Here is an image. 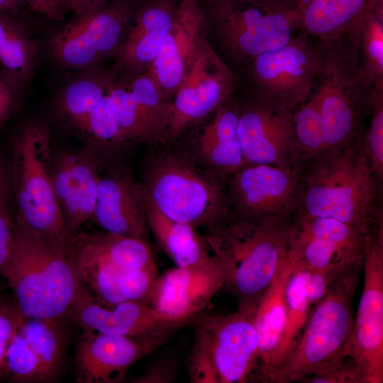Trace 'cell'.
Returning <instances> with one entry per match:
<instances>
[{
    "instance_id": "1",
    "label": "cell",
    "mask_w": 383,
    "mask_h": 383,
    "mask_svg": "<svg viewBox=\"0 0 383 383\" xmlns=\"http://www.w3.org/2000/svg\"><path fill=\"white\" fill-rule=\"evenodd\" d=\"M293 216H252L231 212L204 228L210 251L224 274L223 289L237 309L255 315L259 302L285 256Z\"/></svg>"
},
{
    "instance_id": "43",
    "label": "cell",
    "mask_w": 383,
    "mask_h": 383,
    "mask_svg": "<svg viewBox=\"0 0 383 383\" xmlns=\"http://www.w3.org/2000/svg\"><path fill=\"white\" fill-rule=\"evenodd\" d=\"M301 382L311 383H366L362 372L355 361L349 357L329 371L306 377Z\"/></svg>"
},
{
    "instance_id": "31",
    "label": "cell",
    "mask_w": 383,
    "mask_h": 383,
    "mask_svg": "<svg viewBox=\"0 0 383 383\" xmlns=\"http://www.w3.org/2000/svg\"><path fill=\"white\" fill-rule=\"evenodd\" d=\"M287 254L294 266L327 274L335 280L360 270L334 243L304 234L294 226Z\"/></svg>"
},
{
    "instance_id": "39",
    "label": "cell",
    "mask_w": 383,
    "mask_h": 383,
    "mask_svg": "<svg viewBox=\"0 0 383 383\" xmlns=\"http://www.w3.org/2000/svg\"><path fill=\"white\" fill-rule=\"evenodd\" d=\"M10 165L0 159V267L6 260L16 234V211Z\"/></svg>"
},
{
    "instance_id": "19",
    "label": "cell",
    "mask_w": 383,
    "mask_h": 383,
    "mask_svg": "<svg viewBox=\"0 0 383 383\" xmlns=\"http://www.w3.org/2000/svg\"><path fill=\"white\" fill-rule=\"evenodd\" d=\"M223 285V272L212 254L157 276L144 304L173 318L195 322Z\"/></svg>"
},
{
    "instance_id": "4",
    "label": "cell",
    "mask_w": 383,
    "mask_h": 383,
    "mask_svg": "<svg viewBox=\"0 0 383 383\" xmlns=\"http://www.w3.org/2000/svg\"><path fill=\"white\" fill-rule=\"evenodd\" d=\"M319 42L322 79L313 94L318 102L326 148L336 150L350 145L361 134L376 90L362 72L356 42L348 28L335 38Z\"/></svg>"
},
{
    "instance_id": "20",
    "label": "cell",
    "mask_w": 383,
    "mask_h": 383,
    "mask_svg": "<svg viewBox=\"0 0 383 383\" xmlns=\"http://www.w3.org/2000/svg\"><path fill=\"white\" fill-rule=\"evenodd\" d=\"M100 176L99 154L89 145L54 155V190L65 224L72 233L92 220Z\"/></svg>"
},
{
    "instance_id": "5",
    "label": "cell",
    "mask_w": 383,
    "mask_h": 383,
    "mask_svg": "<svg viewBox=\"0 0 383 383\" xmlns=\"http://www.w3.org/2000/svg\"><path fill=\"white\" fill-rule=\"evenodd\" d=\"M224 179L184 155L167 151L147 163L142 184L162 213L197 229L232 212Z\"/></svg>"
},
{
    "instance_id": "15",
    "label": "cell",
    "mask_w": 383,
    "mask_h": 383,
    "mask_svg": "<svg viewBox=\"0 0 383 383\" xmlns=\"http://www.w3.org/2000/svg\"><path fill=\"white\" fill-rule=\"evenodd\" d=\"M302 163L292 167L246 165L231 176L227 187L233 212L252 216H285L295 213Z\"/></svg>"
},
{
    "instance_id": "13",
    "label": "cell",
    "mask_w": 383,
    "mask_h": 383,
    "mask_svg": "<svg viewBox=\"0 0 383 383\" xmlns=\"http://www.w3.org/2000/svg\"><path fill=\"white\" fill-rule=\"evenodd\" d=\"M294 111L257 94L239 101L238 131L244 165L292 167L302 163L296 146Z\"/></svg>"
},
{
    "instance_id": "34",
    "label": "cell",
    "mask_w": 383,
    "mask_h": 383,
    "mask_svg": "<svg viewBox=\"0 0 383 383\" xmlns=\"http://www.w3.org/2000/svg\"><path fill=\"white\" fill-rule=\"evenodd\" d=\"M293 226L304 234L332 242L355 266L362 268L367 234L361 230L333 218L296 214Z\"/></svg>"
},
{
    "instance_id": "38",
    "label": "cell",
    "mask_w": 383,
    "mask_h": 383,
    "mask_svg": "<svg viewBox=\"0 0 383 383\" xmlns=\"http://www.w3.org/2000/svg\"><path fill=\"white\" fill-rule=\"evenodd\" d=\"M6 367V378L12 382L48 383L40 362L19 329L7 348Z\"/></svg>"
},
{
    "instance_id": "42",
    "label": "cell",
    "mask_w": 383,
    "mask_h": 383,
    "mask_svg": "<svg viewBox=\"0 0 383 383\" xmlns=\"http://www.w3.org/2000/svg\"><path fill=\"white\" fill-rule=\"evenodd\" d=\"M300 280L302 289L311 306H315L328 293L338 280L319 272L294 266Z\"/></svg>"
},
{
    "instance_id": "26",
    "label": "cell",
    "mask_w": 383,
    "mask_h": 383,
    "mask_svg": "<svg viewBox=\"0 0 383 383\" xmlns=\"http://www.w3.org/2000/svg\"><path fill=\"white\" fill-rule=\"evenodd\" d=\"M71 246L77 255L101 260L123 271H157L149 243L106 231L76 232Z\"/></svg>"
},
{
    "instance_id": "33",
    "label": "cell",
    "mask_w": 383,
    "mask_h": 383,
    "mask_svg": "<svg viewBox=\"0 0 383 383\" xmlns=\"http://www.w3.org/2000/svg\"><path fill=\"white\" fill-rule=\"evenodd\" d=\"M286 300L287 314L282 336L260 379L261 382H267L268 379L285 363L313 310V306L309 303L294 269L287 282Z\"/></svg>"
},
{
    "instance_id": "47",
    "label": "cell",
    "mask_w": 383,
    "mask_h": 383,
    "mask_svg": "<svg viewBox=\"0 0 383 383\" xmlns=\"http://www.w3.org/2000/svg\"><path fill=\"white\" fill-rule=\"evenodd\" d=\"M240 3H246L270 11L298 10L299 0H233Z\"/></svg>"
},
{
    "instance_id": "11",
    "label": "cell",
    "mask_w": 383,
    "mask_h": 383,
    "mask_svg": "<svg viewBox=\"0 0 383 383\" xmlns=\"http://www.w3.org/2000/svg\"><path fill=\"white\" fill-rule=\"evenodd\" d=\"M322 62L320 43H311L300 32L284 45L252 58L243 67L251 91L295 111L310 97Z\"/></svg>"
},
{
    "instance_id": "25",
    "label": "cell",
    "mask_w": 383,
    "mask_h": 383,
    "mask_svg": "<svg viewBox=\"0 0 383 383\" xmlns=\"http://www.w3.org/2000/svg\"><path fill=\"white\" fill-rule=\"evenodd\" d=\"M293 269L294 265L286 253L257 307L254 324L257 350L247 382L260 381L279 344L287 314L286 288Z\"/></svg>"
},
{
    "instance_id": "23",
    "label": "cell",
    "mask_w": 383,
    "mask_h": 383,
    "mask_svg": "<svg viewBox=\"0 0 383 383\" xmlns=\"http://www.w3.org/2000/svg\"><path fill=\"white\" fill-rule=\"evenodd\" d=\"M178 3L147 0L137 10L117 55L118 71L136 74L148 70L171 28Z\"/></svg>"
},
{
    "instance_id": "29",
    "label": "cell",
    "mask_w": 383,
    "mask_h": 383,
    "mask_svg": "<svg viewBox=\"0 0 383 383\" xmlns=\"http://www.w3.org/2000/svg\"><path fill=\"white\" fill-rule=\"evenodd\" d=\"M70 322L59 318H23L19 330L37 355L48 383L61 376L70 340Z\"/></svg>"
},
{
    "instance_id": "2",
    "label": "cell",
    "mask_w": 383,
    "mask_h": 383,
    "mask_svg": "<svg viewBox=\"0 0 383 383\" xmlns=\"http://www.w3.org/2000/svg\"><path fill=\"white\" fill-rule=\"evenodd\" d=\"M0 273L24 318H64L89 289L80 275L71 240L17 223L11 250Z\"/></svg>"
},
{
    "instance_id": "24",
    "label": "cell",
    "mask_w": 383,
    "mask_h": 383,
    "mask_svg": "<svg viewBox=\"0 0 383 383\" xmlns=\"http://www.w3.org/2000/svg\"><path fill=\"white\" fill-rule=\"evenodd\" d=\"M211 113L197 138V162L214 174L226 178L244 166L238 131L239 101L231 96Z\"/></svg>"
},
{
    "instance_id": "10",
    "label": "cell",
    "mask_w": 383,
    "mask_h": 383,
    "mask_svg": "<svg viewBox=\"0 0 383 383\" xmlns=\"http://www.w3.org/2000/svg\"><path fill=\"white\" fill-rule=\"evenodd\" d=\"M147 0H113L105 6L74 17L50 40V52L60 65L79 70L99 67L118 55L130 23Z\"/></svg>"
},
{
    "instance_id": "37",
    "label": "cell",
    "mask_w": 383,
    "mask_h": 383,
    "mask_svg": "<svg viewBox=\"0 0 383 383\" xmlns=\"http://www.w3.org/2000/svg\"><path fill=\"white\" fill-rule=\"evenodd\" d=\"M80 134L96 151L114 150L127 142L112 109L110 89L89 113Z\"/></svg>"
},
{
    "instance_id": "12",
    "label": "cell",
    "mask_w": 383,
    "mask_h": 383,
    "mask_svg": "<svg viewBox=\"0 0 383 383\" xmlns=\"http://www.w3.org/2000/svg\"><path fill=\"white\" fill-rule=\"evenodd\" d=\"M238 86L237 75L213 49L206 32L183 82L171 99L163 143H174L192 124L233 96Z\"/></svg>"
},
{
    "instance_id": "45",
    "label": "cell",
    "mask_w": 383,
    "mask_h": 383,
    "mask_svg": "<svg viewBox=\"0 0 383 383\" xmlns=\"http://www.w3.org/2000/svg\"><path fill=\"white\" fill-rule=\"evenodd\" d=\"M113 0H57L65 13L72 12L79 15L96 10Z\"/></svg>"
},
{
    "instance_id": "3",
    "label": "cell",
    "mask_w": 383,
    "mask_h": 383,
    "mask_svg": "<svg viewBox=\"0 0 383 383\" xmlns=\"http://www.w3.org/2000/svg\"><path fill=\"white\" fill-rule=\"evenodd\" d=\"M362 138L302 162L294 214L335 218L366 234L383 228L377 210L380 183L372 172Z\"/></svg>"
},
{
    "instance_id": "36",
    "label": "cell",
    "mask_w": 383,
    "mask_h": 383,
    "mask_svg": "<svg viewBox=\"0 0 383 383\" xmlns=\"http://www.w3.org/2000/svg\"><path fill=\"white\" fill-rule=\"evenodd\" d=\"M296 146L302 162L326 152L321 115L313 94L294 113Z\"/></svg>"
},
{
    "instance_id": "9",
    "label": "cell",
    "mask_w": 383,
    "mask_h": 383,
    "mask_svg": "<svg viewBox=\"0 0 383 383\" xmlns=\"http://www.w3.org/2000/svg\"><path fill=\"white\" fill-rule=\"evenodd\" d=\"M201 4L207 30L224 55L242 67L252 58L284 45L299 29L298 10L270 11L233 0H204Z\"/></svg>"
},
{
    "instance_id": "28",
    "label": "cell",
    "mask_w": 383,
    "mask_h": 383,
    "mask_svg": "<svg viewBox=\"0 0 383 383\" xmlns=\"http://www.w3.org/2000/svg\"><path fill=\"white\" fill-rule=\"evenodd\" d=\"M115 75L100 67L82 70L64 87L58 111L65 122L80 133L91 111L109 91Z\"/></svg>"
},
{
    "instance_id": "16",
    "label": "cell",
    "mask_w": 383,
    "mask_h": 383,
    "mask_svg": "<svg viewBox=\"0 0 383 383\" xmlns=\"http://www.w3.org/2000/svg\"><path fill=\"white\" fill-rule=\"evenodd\" d=\"M169 338L118 336L82 330L75 345V380L78 383L123 382L135 363Z\"/></svg>"
},
{
    "instance_id": "35",
    "label": "cell",
    "mask_w": 383,
    "mask_h": 383,
    "mask_svg": "<svg viewBox=\"0 0 383 383\" xmlns=\"http://www.w3.org/2000/svg\"><path fill=\"white\" fill-rule=\"evenodd\" d=\"M35 50L33 42L20 23L0 44V66L11 87H20L30 78Z\"/></svg>"
},
{
    "instance_id": "6",
    "label": "cell",
    "mask_w": 383,
    "mask_h": 383,
    "mask_svg": "<svg viewBox=\"0 0 383 383\" xmlns=\"http://www.w3.org/2000/svg\"><path fill=\"white\" fill-rule=\"evenodd\" d=\"M51 140L48 126L39 120L26 123L14 136L10 172L16 223L70 241L73 233L65 224L54 190Z\"/></svg>"
},
{
    "instance_id": "7",
    "label": "cell",
    "mask_w": 383,
    "mask_h": 383,
    "mask_svg": "<svg viewBox=\"0 0 383 383\" xmlns=\"http://www.w3.org/2000/svg\"><path fill=\"white\" fill-rule=\"evenodd\" d=\"M358 272L345 274L314 306L292 353L267 380L290 383L323 374L349 357Z\"/></svg>"
},
{
    "instance_id": "41",
    "label": "cell",
    "mask_w": 383,
    "mask_h": 383,
    "mask_svg": "<svg viewBox=\"0 0 383 383\" xmlns=\"http://www.w3.org/2000/svg\"><path fill=\"white\" fill-rule=\"evenodd\" d=\"M23 316L13 299L0 292V381L6 378V354Z\"/></svg>"
},
{
    "instance_id": "8",
    "label": "cell",
    "mask_w": 383,
    "mask_h": 383,
    "mask_svg": "<svg viewBox=\"0 0 383 383\" xmlns=\"http://www.w3.org/2000/svg\"><path fill=\"white\" fill-rule=\"evenodd\" d=\"M254 316L238 309L201 315L186 365L192 383H245L253 367L257 336Z\"/></svg>"
},
{
    "instance_id": "27",
    "label": "cell",
    "mask_w": 383,
    "mask_h": 383,
    "mask_svg": "<svg viewBox=\"0 0 383 383\" xmlns=\"http://www.w3.org/2000/svg\"><path fill=\"white\" fill-rule=\"evenodd\" d=\"M142 187L150 233L157 245L170 257L175 266H191L207 258L211 251L204 235L189 224L166 216L154 204L143 184Z\"/></svg>"
},
{
    "instance_id": "40",
    "label": "cell",
    "mask_w": 383,
    "mask_h": 383,
    "mask_svg": "<svg viewBox=\"0 0 383 383\" xmlns=\"http://www.w3.org/2000/svg\"><path fill=\"white\" fill-rule=\"evenodd\" d=\"M370 116L362 147L370 168L381 184L383 179V91H375Z\"/></svg>"
},
{
    "instance_id": "32",
    "label": "cell",
    "mask_w": 383,
    "mask_h": 383,
    "mask_svg": "<svg viewBox=\"0 0 383 383\" xmlns=\"http://www.w3.org/2000/svg\"><path fill=\"white\" fill-rule=\"evenodd\" d=\"M364 77L383 91V11L367 6L349 26Z\"/></svg>"
},
{
    "instance_id": "48",
    "label": "cell",
    "mask_w": 383,
    "mask_h": 383,
    "mask_svg": "<svg viewBox=\"0 0 383 383\" xmlns=\"http://www.w3.org/2000/svg\"><path fill=\"white\" fill-rule=\"evenodd\" d=\"M14 11H0V44L8 37L11 30L19 23L13 16Z\"/></svg>"
},
{
    "instance_id": "22",
    "label": "cell",
    "mask_w": 383,
    "mask_h": 383,
    "mask_svg": "<svg viewBox=\"0 0 383 383\" xmlns=\"http://www.w3.org/2000/svg\"><path fill=\"white\" fill-rule=\"evenodd\" d=\"M92 220L104 231L149 243L142 184L122 170L100 176Z\"/></svg>"
},
{
    "instance_id": "49",
    "label": "cell",
    "mask_w": 383,
    "mask_h": 383,
    "mask_svg": "<svg viewBox=\"0 0 383 383\" xmlns=\"http://www.w3.org/2000/svg\"><path fill=\"white\" fill-rule=\"evenodd\" d=\"M24 4L25 0H0V11H16Z\"/></svg>"
},
{
    "instance_id": "30",
    "label": "cell",
    "mask_w": 383,
    "mask_h": 383,
    "mask_svg": "<svg viewBox=\"0 0 383 383\" xmlns=\"http://www.w3.org/2000/svg\"><path fill=\"white\" fill-rule=\"evenodd\" d=\"M368 0H299V30L319 41L341 34L367 6Z\"/></svg>"
},
{
    "instance_id": "17",
    "label": "cell",
    "mask_w": 383,
    "mask_h": 383,
    "mask_svg": "<svg viewBox=\"0 0 383 383\" xmlns=\"http://www.w3.org/2000/svg\"><path fill=\"white\" fill-rule=\"evenodd\" d=\"M110 100L127 142L155 144L164 141L171 99L146 71L126 74L120 80L115 77Z\"/></svg>"
},
{
    "instance_id": "18",
    "label": "cell",
    "mask_w": 383,
    "mask_h": 383,
    "mask_svg": "<svg viewBox=\"0 0 383 383\" xmlns=\"http://www.w3.org/2000/svg\"><path fill=\"white\" fill-rule=\"evenodd\" d=\"M65 318L82 330L127 337H170L177 330L194 323L173 318L140 302L123 301L106 307L96 301L89 289Z\"/></svg>"
},
{
    "instance_id": "46",
    "label": "cell",
    "mask_w": 383,
    "mask_h": 383,
    "mask_svg": "<svg viewBox=\"0 0 383 383\" xmlns=\"http://www.w3.org/2000/svg\"><path fill=\"white\" fill-rule=\"evenodd\" d=\"M31 9L45 15L55 21H62L65 13L57 0H25Z\"/></svg>"
},
{
    "instance_id": "21",
    "label": "cell",
    "mask_w": 383,
    "mask_h": 383,
    "mask_svg": "<svg viewBox=\"0 0 383 383\" xmlns=\"http://www.w3.org/2000/svg\"><path fill=\"white\" fill-rule=\"evenodd\" d=\"M206 31L200 0H180L171 28L146 70L170 99L183 82Z\"/></svg>"
},
{
    "instance_id": "14",
    "label": "cell",
    "mask_w": 383,
    "mask_h": 383,
    "mask_svg": "<svg viewBox=\"0 0 383 383\" xmlns=\"http://www.w3.org/2000/svg\"><path fill=\"white\" fill-rule=\"evenodd\" d=\"M364 283L354 318L349 357L366 383L383 382V235H367Z\"/></svg>"
},
{
    "instance_id": "44",
    "label": "cell",
    "mask_w": 383,
    "mask_h": 383,
    "mask_svg": "<svg viewBox=\"0 0 383 383\" xmlns=\"http://www.w3.org/2000/svg\"><path fill=\"white\" fill-rule=\"evenodd\" d=\"M178 362L173 357H163L152 362L138 377L131 379L133 383H172L178 373Z\"/></svg>"
}]
</instances>
